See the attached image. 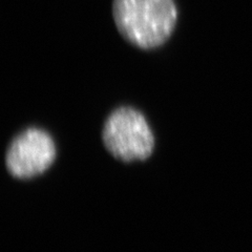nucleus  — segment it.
Returning <instances> with one entry per match:
<instances>
[{
  "label": "nucleus",
  "mask_w": 252,
  "mask_h": 252,
  "mask_svg": "<svg viewBox=\"0 0 252 252\" xmlns=\"http://www.w3.org/2000/svg\"><path fill=\"white\" fill-rule=\"evenodd\" d=\"M102 143L115 160L123 163L145 161L156 146L152 126L145 116L132 106H119L103 123Z\"/></svg>",
  "instance_id": "f03ea898"
},
{
  "label": "nucleus",
  "mask_w": 252,
  "mask_h": 252,
  "mask_svg": "<svg viewBox=\"0 0 252 252\" xmlns=\"http://www.w3.org/2000/svg\"><path fill=\"white\" fill-rule=\"evenodd\" d=\"M113 17L126 41L142 50H153L172 35L178 9L175 0H114Z\"/></svg>",
  "instance_id": "f257e3e1"
},
{
  "label": "nucleus",
  "mask_w": 252,
  "mask_h": 252,
  "mask_svg": "<svg viewBox=\"0 0 252 252\" xmlns=\"http://www.w3.org/2000/svg\"><path fill=\"white\" fill-rule=\"evenodd\" d=\"M56 158L57 147L51 133L31 126L10 141L4 155V166L12 178L27 181L43 175Z\"/></svg>",
  "instance_id": "7ed1b4c3"
}]
</instances>
